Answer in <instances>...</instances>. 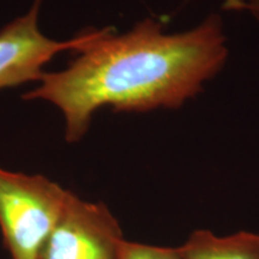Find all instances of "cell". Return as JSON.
I'll return each instance as SVG.
<instances>
[{"instance_id":"277c9868","label":"cell","mask_w":259,"mask_h":259,"mask_svg":"<svg viewBox=\"0 0 259 259\" xmlns=\"http://www.w3.org/2000/svg\"><path fill=\"white\" fill-rule=\"evenodd\" d=\"M42 0H35L27 14L0 30V90L40 80L44 66L65 51L79 52L99 29H89L66 41L47 37L38 27Z\"/></svg>"},{"instance_id":"3957f363","label":"cell","mask_w":259,"mask_h":259,"mask_svg":"<svg viewBox=\"0 0 259 259\" xmlns=\"http://www.w3.org/2000/svg\"><path fill=\"white\" fill-rule=\"evenodd\" d=\"M125 241L105 204L71 192L38 259H121Z\"/></svg>"},{"instance_id":"ba28073f","label":"cell","mask_w":259,"mask_h":259,"mask_svg":"<svg viewBox=\"0 0 259 259\" xmlns=\"http://www.w3.org/2000/svg\"><path fill=\"white\" fill-rule=\"evenodd\" d=\"M244 10H248L254 16L255 19L259 21V0H248L244 6Z\"/></svg>"},{"instance_id":"52a82bcc","label":"cell","mask_w":259,"mask_h":259,"mask_svg":"<svg viewBox=\"0 0 259 259\" xmlns=\"http://www.w3.org/2000/svg\"><path fill=\"white\" fill-rule=\"evenodd\" d=\"M248 0H225L223 3L222 9L228 10V11H236V10H244V6L246 5Z\"/></svg>"},{"instance_id":"5b68a950","label":"cell","mask_w":259,"mask_h":259,"mask_svg":"<svg viewBox=\"0 0 259 259\" xmlns=\"http://www.w3.org/2000/svg\"><path fill=\"white\" fill-rule=\"evenodd\" d=\"M181 259H259V235L251 232L219 236L205 229L193 232L180 247Z\"/></svg>"},{"instance_id":"8992f818","label":"cell","mask_w":259,"mask_h":259,"mask_svg":"<svg viewBox=\"0 0 259 259\" xmlns=\"http://www.w3.org/2000/svg\"><path fill=\"white\" fill-rule=\"evenodd\" d=\"M121 259H181L177 248L125 241Z\"/></svg>"},{"instance_id":"7a4b0ae2","label":"cell","mask_w":259,"mask_h":259,"mask_svg":"<svg viewBox=\"0 0 259 259\" xmlns=\"http://www.w3.org/2000/svg\"><path fill=\"white\" fill-rule=\"evenodd\" d=\"M71 191L0 167V227L12 259H38Z\"/></svg>"},{"instance_id":"6da1fadb","label":"cell","mask_w":259,"mask_h":259,"mask_svg":"<svg viewBox=\"0 0 259 259\" xmlns=\"http://www.w3.org/2000/svg\"><path fill=\"white\" fill-rule=\"evenodd\" d=\"M163 29L154 18L121 35L113 27L99 29L66 69L45 72L23 99L59 108L69 143L88 132L101 107L115 112L179 108L222 69L228 56L226 36L218 15L180 34Z\"/></svg>"}]
</instances>
